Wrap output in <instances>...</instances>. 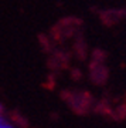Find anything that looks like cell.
<instances>
[{"label": "cell", "instance_id": "2", "mask_svg": "<svg viewBox=\"0 0 126 128\" xmlns=\"http://www.w3.org/2000/svg\"><path fill=\"white\" fill-rule=\"evenodd\" d=\"M0 112H1V107H0Z\"/></svg>", "mask_w": 126, "mask_h": 128}, {"label": "cell", "instance_id": "1", "mask_svg": "<svg viewBox=\"0 0 126 128\" xmlns=\"http://www.w3.org/2000/svg\"><path fill=\"white\" fill-rule=\"evenodd\" d=\"M0 128H16L11 122H9L6 118L3 117H0Z\"/></svg>", "mask_w": 126, "mask_h": 128}]
</instances>
